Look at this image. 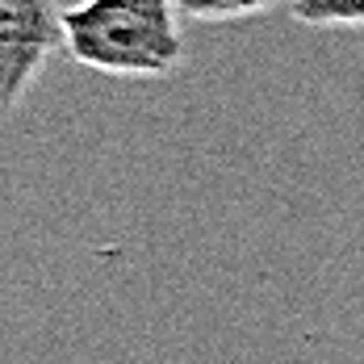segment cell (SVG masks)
<instances>
[{
	"label": "cell",
	"mask_w": 364,
	"mask_h": 364,
	"mask_svg": "<svg viewBox=\"0 0 364 364\" xmlns=\"http://www.w3.org/2000/svg\"><path fill=\"white\" fill-rule=\"evenodd\" d=\"M176 0H80L63 9L68 55L122 80H164L184 63Z\"/></svg>",
	"instance_id": "6da1fadb"
},
{
	"label": "cell",
	"mask_w": 364,
	"mask_h": 364,
	"mask_svg": "<svg viewBox=\"0 0 364 364\" xmlns=\"http://www.w3.org/2000/svg\"><path fill=\"white\" fill-rule=\"evenodd\" d=\"M68 50L63 9L55 0H0V97L13 113L46 63Z\"/></svg>",
	"instance_id": "7a4b0ae2"
},
{
	"label": "cell",
	"mask_w": 364,
	"mask_h": 364,
	"mask_svg": "<svg viewBox=\"0 0 364 364\" xmlns=\"http://www.w3.org/2000/svg\"><path fill=\"white\" fill-rule=\"evenodd\" d=\"M285 0H176L184 21H201V26H226V21H252L272 9H281ZM293 4V0H289Z\"/></svg>",
	"instance_id": "3957f363"
},
{
	"label": "cell",
	"mask_w": 364,
	"mask_h": 364,
	"mask_svg": "<svg viewBox=\"0 0 364 364\" xmlns=\"http://www.w3.org/2000/svg\"><path fill=\"white\" fill-rule=\"evenodd\" d=\"M289 9L310 30H364V0H293Z\"/></svg>",
	"instance_id": "277c9868"
}]
</instances>
